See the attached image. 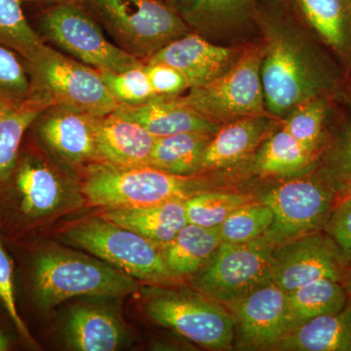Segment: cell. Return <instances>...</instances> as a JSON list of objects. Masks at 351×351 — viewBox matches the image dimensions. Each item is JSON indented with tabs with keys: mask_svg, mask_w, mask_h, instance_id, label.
Returning a JSON list of instances; mask_svg holds the SVG:
<instances>
[{
	"mask_svg": "<svg viewBox=\"0 0 351 351\" xmlns=\"http://www.w3.org/2000/svg\"><path fill=\"white\" fill-rule=\"evenodd\" d=\"M258 2L256 23L262 32L261 78L265 108L283 119L298 106L319 98L327 75L299 20L292 13V0Z\"/></svg>",
	"mask_w": 351,
	"mask_h": 351,
	"instance_id": "6da1fadb",
	"label": "cell"
},
{
	"mask_svg": "<svg viewBox=\"0 0 351 351\" xmlns=\"http://www.w3.org/2000/svg\"><path fill=\"white\" fill-rule=\"evenodd\" d=\"M206 186L195 175L171 174L152 166L119 167L96 161L84 171L82 191L92 206L117 209L186 200L204 191Z\"/></svg>",
	"mask_w": 351,
	"mask_h": 351,
	"instance_id": "7a4b0ae2",
	"label": "cell"
},
{
	"mask_svg": "<svg viewBox=\"0 0 351 351\" xmlns=\"http://www.w3.org/2000/svg\"><path fill=\"white\" fill-rule=\"evenodd\" d=\"M32 269L34 297L44 309L80 295L120 298L138 291L137 281L125 272L73 252L44 251Z\"/></svg>",
	"mask_w": 351,
	"mask_h": 351,
	"instance_id": "3957f363",
	"label": "cell"
},
{
	"mask_svg": "<svg viewBox=\"0 0 351 351\" xmlns=\"http://www.w3.org/2000/svg\"><path fill=\"white\" fill-rule=\"evenodd\" d=\"M122 49L142 61L191 27L163 0H80Z\"/></svg>",
	"mask_w": 351,
	"mask_h": 351,
	"instance_id": "277c9868",
	"label": "cell"
},
{
	"mask_svg": "<svg viewBox=\"0 0 351 351\" xmlns=\"http://www.w3.org/2000/svg\"><path fill=\"white\" fill-rule=\"evenodd\" d=\"M31 95L50 106H64L94 117H106L119 104L108 91L98 69L45 44L32 60H25Z\"/></svg>",
	"mask_w": 351,
	"mask_h": 351,
	"instance_id": "5b68a950",
	"label": "cell"
},
{
	"mask_svg": "<svg viewBox=\"0 0 351 351\" xmlns=\"http://www.w3.org/2000/svg\"><path fill=\"white\" fill-rule=\"evenodd\" d=\"M38 24L44 40L99 71L120 73L145 64L110 43L80 0L51 4L39 16Z\"/></svg>",
	"mask_w": 351,
	"mask_h": 351,
	"instance_id": "8992f818",
	"label": "cell"
},
{
	"mask_svg": "<svg viewBox=\"0 0 351 351\" xmlns=\"http://www.w3.org/2000/svg\"><path fill=\"white\" fill-rule=\"evenodd\" d=\"M262 43L248 44L232 68L213 82L191 88L178 101L202 115L223 124L243 117L269 114L261 78Z\"/></svg>",
	"mask_w": 351,
	"mask_h": 351,
	"instance_id": "52a82bcc",
	"label": "cell"
},
{
	"mask_svg": "<svg viewBox=\"0 0 351 351\" xmlns=\"http://www.w3.org/2000/svg\"><path fill=\"white\" fill-rule=\"evenodd\" d=\"M64 237L138 280L162 284L176 279L164 261L162 245L101 217L71 226Z\"/></svg>",
	"mask_w": 351,
	"mask_h": 351,
	"instance_id": "ba28073f",
	"label": "cell"
},
{
	"mask_svg": "<svg viewBox=\"0 0 351 351\" xmlns=\"http://www.w3.org/2000/svg\"><path fill=\"white\" fill-rule=\"evenodd\" d=\"M276 246L265 235L249 241L221 242L193 281V287L226 304L271 281Z\"/></svg>",
	"mask_w": 351,
	"mask_h": 351,
	"instance_id": "9c48e42d",
	"label": "cell"
},
{
	"mask_svg": "<svg viewBox=\"0 0 351 351\" xmlns=\"http://www.w3.org/2000/svg\"><path fill=\"white\" fill-rule=\"evenodd\" d=\"M147 292L145 311L154 322L205 348L219 350L232 348L234 319L221 302L205 295L165 289Z\"/></svg>",
	"mask_w": 351,
	"mask_h": 351,
	"instance_id": "30bf717a",
	"label": "cell"
},
{
	"mask_svg": "<svg viewBox=\"0 0 351 351\" xmlns=\"http://www.w3.org/2000/svg\"><path fill=\"white\" fill-rule=\"evenodd\" d=\"M262 202L274 213L265 237L278 247L313 233L326 219L332 196L318 182L298 179L270 189L263 193Z\"/></svg>",
	"mask_w": 351,
	"mask_h": 351,
	"instance_id": "8fae6325",
	"label": "cell"
},
{
	"mask_svg": "<svg viewBox=\"0 0 351 351\" xmlns=\"http://www.w3.org/2000/svg\"><path fill=\"white\" fill-rule=\"evenodd\" d=\"M341 274L339 249L322 235L311 233L274 250L271 281L287 294L317 279L339 281Z\"/></svg>",
	"mask_w": 351,
	"mask_h": 351,
	"instance_id": "7c38bea8",
	"label": "cell"
},
{
	"mask_svg": "<svg viewBox=\"0 0 351 351\" xmlns=\"http://www.w3.org/2000/svg\"><path fill=\"white\" fill-rule=\"evenodd\" d=\"M223 304L230 309L245 345L250 348H274L294 327L288 294L272 281Z\"/></svg>",
	"mask_w": 351,
	"mask_h": 351,
	"instance_id": "4fadbf2b",
	"label": "cell"
},
{
	"mask_svg": "<svg viewBox=\"0 0 351 351\" xmlns=\"http://www.w3.org/2000/svg\"><path fill=\"white\" fill-rule=\"evenodd\" d=\"M96 117L75 108L51 106L39 114L32 126L58 160L76 166L97 161Z\"/></svg>",
	"mask_w": 351,
	"mask_h": 351,
	"instance_id": "5bb4252c",
	"label": "cell"
},
{
	"mask_svg": "<svg viewBox=\"0 0 351 351\" xmlns=\"http://www.w3.org/2000/svg\"><path fill=\"white\" fill-rule=\"evenodd\" d=\"M243 48L212 43L196 32H189L152 55L145 63L174 66L186 76L191 88L199 87L232 68Z\"/></svg>",
	"mask_w": 351,
	"mask_h": 351,
	"instance_id": "9a60e30c",
	"label": "cell"
},
{
	"mask_svg": "<svg viewBox=\"0 0 351 351\" xmlns=\"http://www.w3.org/2000/svg\"><path fill=\"white\" fill-rule=\"evenodd\" d=\"M191 31L221 44L253 29L258 0H163Z\"/></svg>",
	"mask_w": 351,
	"mask_h": 351,
	"instance_id": "2e32d148",
	"label": "cell"
},
{
	"mask_svg": "<svg viewBox=\"0 0 351 351\" xmlns=\"http://www.w3.org/2000/svg\"><path fill=\"white\" fill-rule=\"evenodd\" d=\"M95 136L97 162L119 167L149 166L156 138L137 122L113 113L97 117Z\"/></svg>",
	"mask_w": 351,
	"mask_h": 351,
	"instance_id": "e0dca14e",
	"label": "cell"
},
{
	"mask_svg": "<svg viewBox=\"0 0 351 351\" xmlns=\"http://www.w3.org/2000/svg\"><path fill=\"white\" fill-rule=\"evenodd\" d=\"M112 113L137 122L156 138L191 132L215 134L221 126L182 105L175 96H156L141 105H119Z\"/></svg>",
	"mask_w": 351,
	"mask_h": 351,
	"instance_id": "ac0fdd59",
	"label": "cell"
},
{
	"mask_svg": "<svg viewBox=\"0 0 351 351\" xmlns=\"http://www.w3.org/2000/svg\"><path fill=\"white\" fill-rule=\"evenodd\" d=\"M278 120L263 114L223 124L205 149L201 172L228 167L243 160L271 135Z\"/></svg>",
	"mask_w": 351,
	"mask_h": 351,
	"instance_id": "d6986e66",
	"label": "cell"
},
{
	"mask_svg": "<svg viewBox=\"0 0 351 351\" xmlns=\"http://www.w3.org/2000/svg\"><path fill=\"white\" fill-rule=\"evenodd\" d=\"M12 173L20 209L27 218H43L61 206L66 193L63 180L40 157L18 158Z\"/></svg>",
	"mask_w": 351,
	"mask_h": 351,
	"instance_id": "ffe728a7",
	"label": "cell"
},
{
	"mask_svg": "<svg viewBox=\"0 0 351 351\" xmlns=\"http://www.w3.org/2000/svg\"><path fill=\"white\" fill-rule=\"evenodd\" d=\"M186 200H172L152 206L106 209L101 218L163 245L189 223Z\"/></svg>",
	"mask_w": 351,
	"mask_h": 351,
	"instance_id": "44dd1931",
	"label": "cell"
},
{
	"mask_svg": "<svg viewBox=\"0 0 351 351\" xmlns=\"http://www.w3.org/2000/svg\"><path fill=\"white\" fill-rule=\"evenodd\" d=\"M278 350L351 351V309L325 314L290 330L276 346Z\"/></svg>",
	"mask_w": 351,
	"mask_h": 351,
	"instance_id": "7402d4cb",
	"label": "cell"
},
{
	"mask_svg": "<svg viewBox=\"0 0 351 351\" xmlns=\"http://www.w3.org/2000/svg\"><path fill=\"white\" fill-rule=\"evenodd\" d=\"M66 336L76 350L112 351L123 343L125 330L107 309L80 306L69 314Z\"/></svg>",
	"mask_w": 351,
	"mask_h": 351,
	"instance_id": "603a6c76",
	"label": "cell"
},
{
	"mask_svg": "<svg viewBox=\"0 0 351 351\" xmlns=\"http://www.w3.org/2000/svg\"><path fill=\"white\" fill-rule=\"evenodd\" d=\"M221 243L219 226H206L188 223L174 239L162 245L164 261L176 277L196 274L210 260Z\"/></svg>",
	"mask_w": 351,
	"mask_h": 351,
	"instance_id": "cb8c5ba5",
	"label": "cell"
},
{
	"mask_svg": "<svg viewBox=\"0 0 351 351\" xmlns=\"http://www.w3.org/2000/svg\"><path fill=\"white\" fill-rule=\"evenodd\" d=\"M214 134H177L156 138L149 166L180 176H193L201 172L203 156Z\"/></svg>",
	"mask_w": 351,
	"mask_h": 351,
	"instance_id": "d4e9b609",
	"label": "cell"
},
{
	"mask_svg": "<svg viewBox=\"0 0 351 351\" xmlns=\"http://www.w3.org/2000/svg\"><path fill=\"white\" fill-rule=\"evenodd\" d=\"M49 107L45 101L31 95L18 107L0 110V181L12 173L25 132Z\"/></svg>",
	"mask_w": 351,
	"mask_h": 351,
	"instance_id": "484cf974",
	"label": "cell"
},
{
	"mask_svg": "<svg viewBox=\"0 0 351 351\" xmlns=\"http://www.w3.org/2000/svg\"><path fill=\"white\" fill-rule=\"evenodd\" d=\"M288 302L295 327L317 316L341 313L346 306V294L338 280L320 278L289 293Z\"/></svg>",
	"mask_w": 351,
	"mask_h": 351,
	"instance_id": "4316f807",
	"label": "cell"
},
{
	"mask_svg": "<svg viewBox=\"0 0 351 351\" xmlns=\"http://www.w3.org/2000/svg\"><path fill=\"white\" fill-rule=\"evenodd\" d=\"M313 156V152L281 127L263 143L254 161V170L263 176L291 174L306 167Z\"/></svg>",
	"mask_w": 351,
	"mask_h": 351,
	"instance_id": "83f0119b",
	"label": "cell"
},
{
	"mask_svg": "<svg viewBox=\"0 0 351 351\" xmlns=\"http://www.w3.org/2000/svg\"><path fill=\"white\" fill-rule=\"evenodd\" d=\"M309 25L332 47L346 40L351 0H293Z\"/></svg>",
	"mask_w": 351,
	"mask_h": 351,
	"instance_id": "f1b7e54d",
	"label": "cell"
},
{
	"mask_svg": "<svg viewBox=\"0 0 351 351\" xmlns=\"http://www.w3.org/2000/svg\"><path fill=\"white\" fill-rule=\"evenodd\" d=\"M0 44L24 60H32L46 44L25 17L21 0H0Z\"/></svg>",
	"mask_w": 351,
	"mask_h": 351,
	"instance_id": "f546056e",
	"label": "cell"
},
{
	"mask_svg": "<svg viewBox=\"0 0 351 351\" xmlns=\"http://www.w3.org/2000/svg\"><path fill=\"white\" fill-rule=\"evenodd\" d=\"M253 201L250 195L221 191H201L184 201L189 223L215 228L232 212Z\"/></svg>",
	"mask_w": 351,
	"mask_h": 351,
	"instance_id": "4dcf8cb0",
	"label": "cell"
},
{
	"mask_svg": "<svg viewBox=\"0 0 351 351\" xmlns=\"http://www.w3.org/2000/svg\"><path fill=\"white\" fill-rule=\"evenodd\" d=\"M274 221V213L265 203L251 202L232 212L219 226L221 242L249 241L263 237Z\"/></svg>",
	"mask_w": 351,
	"mask_h": 351,
	"instance_id": "1f68e13d",
	"label": "cell"
},
{
	"mask_svg": "<svg viewBox=\"0 0 351 351\" xmlns=\"http://www.w3.org/2000/svg\"><path fill=\"white\" fill-rule=\"evenodd\" d=\"M31 90L24 58L0 44V107H18L29 98Z\"/></svg>",
	"mask_w": 351,
	"mask_h": 351,
	"instance_id": "d6a6232c",
	"label": "cell"
},
{
	"mask_svg": "<svg viewBox=\"0 0 351 351\" xmlns=\"http://www.w3.org/2000/svg\"><path fill=\"white\" fill-rule=\"evenodd\" d=\"M325 112L324 101L320 98L313 99L289 112L281 120V127L306 149L314 152L322 134Z\"/></svg>",
	"mask_w": 351,
	"mask_h": 351,
	"instance_id": "836d02e7",
	"label": "cell"
},
{
	"mask_svg": "<svg viewBox=\"0 0 351 351\" xmlns=\"http://www.w3.org/2000/svg\"><path fill=\"white\" fill-rule=\"evenodd\" d=\"M100 73L108 91L119 105H141L156 96L145 71V64L120 73Z\"/></svg>",
	"mask_w": 351,
	"mask_h": 351,
	"instance_id": "e575fe53",
	"label": "cell"
},
{
	"mask_svg": "<svg viewBox=\"0 0 351 351\" xmlns=\"http://www.w3.org/2000/svg\"><path fill=\"white\" fill-rule=\"evenodd\" d=\"M0 302L6 309L9 317L12 320L16 329L27 341L32 343L31 334L21 318L16 304L15 289H14V274L12 261L0 241Z\"/></svg>",
	"mask_w": 351,
	"mask_h": 351,
	"instance_id": "d590c367",
	"label": "cell"
},
{
	"mask_svg": "<svg viewBox=\"0 0 351 351\" xmlns=\"http://www.w3.org/2000/svg\"><path fill=\"white\" fill-rule=\"evenodd\" d=\"M145 68L156 96H178L191 88L186 76L174 66L162 63H145Z\"/></svg>",
	"mask_w": 351,
	"mask_h": 351,
	"instance_id": "8d00e7d4",
	"label": "cell"
},
{
	"mask_svg": "<svg viewBox=\"0 0 351 351\" xmlns=\"http://www.w3.org/2000/svg\"><path fill=\"white\" fill-rule=\"evenodd\" d=\"M328 232L351 260V198L341 203L332 214L328 225Z\"/></svg>",
	"mask_w": 351,
	"mask_h": 351,
	"instance_id": "74e56055",
	"label": "cell"
},
{
	"mask_svg": "<svg viewBox=\"0 0 351 351\" xmlns=\"http://www.w3.org/2000/svg\"><path fill=\"white\" fill-rule=\"evenodd\" d=\"M11 341L8 336L0 329V351L10 350Z\"/></svg>",
	"mask_w": 351,
	"mask_h": 351,
	"instance_id": "f35d334b",
	"label": "cell"
},
{
	"mask_svg": "<svg viewBox=\"0 0 351 351\" xmlns=\"http://www.w3.org/2000/svg\"><path fill=\"white\" fill-rule=\"evenodd\" d=\"M345 156L346 166H348V169H350L351 172V131L348 143H346Z\"/></svg>",
	"mask_w": 351,
	"mask_h": 351,
	"instance_id": "ab89813d",
	"label": "cell"
},
{
	"mask_svg": "<svg viewBox=\"0 0 351 351\" xmlns=\"http://www.w3.org/2000/svg\"><path fill=\"white\" fill-rule=\"evenodd\" d=\"M23 2H27V3H34V4H54L57 3V2L63 1V0H21Z\"/></svg>",
	"mask_w": 351,
	"mask_h": 351,
	"instance_id": "60d3db41",
	"label": "cell"
},
{
	"mask_svg": "<svg viewBox=\"0 0 351 351\" xmlns=\"http://www.w3.org/2000/svg\"><path fill=\"white\" fill-rule=\"evenodd\" d=\"M3 110V108H2L1 107H0V110Z\"/></svg>",
	"mask_w": 351,
	"mask_h": 351,
	"instance_id": "b9f144b4",
	"label": "cell"
}]
</instances>
